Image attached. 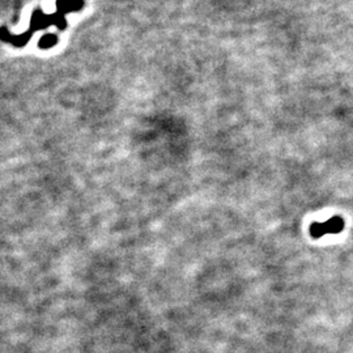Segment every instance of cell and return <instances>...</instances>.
Wrapping results in <instances>:
<instances>
[{
	"mask_svg": "<svg viewBox=\"0 0 353 353\" xmlns=\"http://www.w3.org/2000/svg\"><path fill=\"white\" fill-rule=\"evenodd\" d=\"M344 220L339 216H334L324 222H313L309 228L310 236L313 238H322L326 234H338L344 229Z\"/></svg>",
	"mask_w": 353,
	"mask_h": 353,
	"instance_id": "cell-1",
	"label": "cell"
},
{
	"mask_svg": "<svg viewBox=\"0 0 353 353\" xmlns=\"http://www.w3.org/2000/svg\"><path fill=\"white\" fill-rule=\"evenodd\" d=\"M51 24H52V15L48 16L45 15L44 12L36 11L32 16V30L44 29Z\"/></svg>",
	"mask_w": 353,
	"mask_h": 353,
	"instance_id": "cell-2",
	"label": "cell"
},
{
	"mask_svg": "<svg viewBox=\"0 0 353 353\" xmlns=\"http://www.w3.org/2000/svg\"><path fill=\"white\" fill-rule=\"evenodd\" d=\"M83 5H84V1H83V0H58V4H56L58 11L56 12L64 15V13H68V12L71 11L80 9Z\"/></svg>",
	"mask_w": 353,
	"mask_h": 353,
	"instance_id": "cell-3",
	"label": "cell"
},
{
	"mask_svg": "<svg viewBox=\"0 0 353 353\" xmlns=\"http://www.w3.org/2000/svg\"><path fill=\"white\" fill-rule=\"evenodd\" d=\"M56 42H58V38H56L55 34H45L40 40V42H38V46L41 49H50L55 46Z\"/></svg>",
	"mask_w": 353,
	"mask_h": 353,
	"instance_id": "cell-4",
	"label": "cell"
},
{
	"mask_svg": "<svg viewBox=\"0 0 353 353\" xmlns=\"http://www.w3.org/2000/svg\"><path fill=\"white\" fill-rule=\"evenodd\" d=\"M52 24L58 26L59 29H64V28H66V18H64V15L59 13V12H55V15H52Z\"/></svg>",
	"mask_w": 353,
	"mask_h": 353,
	"instance_id": "cell-5",
	"label": "cell"
}]
</instances>
